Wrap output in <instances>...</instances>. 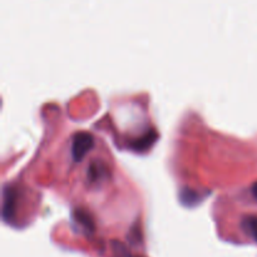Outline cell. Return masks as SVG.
<instances>
[{"label": "cell", "instance_id": "3", "mask_svg": "<svg viewBox=\"0 0 257 257\" xmlns=\"http://www.w3.org/2000/svg\"><path fill=\"white\" fill-rule=\"evenodd\" d=\"M156 141H157V133H156L155 131L151 130L148 131L145 136H142L140 140L135 141V142L132 143V148L135 151H145L147 150V148H150Z\"/></svg>", "mask_w": 257, "mask_h": 257}, {"label": "cell", "instance_id": "8", "mask_svg": "<svg viewBox=\"0 0 257 257\" xmlns=\"http://www.w3.org/2000/svg\"><path fill=\"white\" fill-rule=\"evenodd\" d=\"M251 191H252V195H253V197H255L256 200H257V182L255 183V185L252 186V190H251Z\"/></svg>", "mask_w": 257, "mask_h": 257}, {"label": "cell", "instance_id": "1", "mask_svg": "<svg viewBox=\"0 0 257 257\" xmlns=\"http://www.w3.org/2000/svg\"><path fill=\"white\" fill-rule=\"evenodd\" d=\"M94 146V137L87 132H79L73 137L72 156L75 162H79Z\"/></svg>", "mask_w": 257, "mask_h": 257}, {"label": "cell", "instance_id": "5", "mask_svg": "<svg viewBox=\"0 0 257 257\" xmlns=\"http://www.w3.org/2000/svg\"><path fill=\"white\" fill-rule=\"evenodd\" d=\"M74 220L77 221L79 225H82L88 232H93L94 231V223H93L92 217L88 212L83 210H78L74 212Z\"/></svg>", "mask_w": 257, "mask_h": 257}, {"label": "cell", "instance_id": "7", "mask_svg": "<svg viewBox=\"0 0 257 257\" xmlns=\"http://www.w3.org/2000/svg\"><path fill=\"white\" fill-rule=\"evenodd\" d=\"M201 198V196L198 195L197 192H195V191L192 190H183L182 193H181V201H182L183 203H185L186 206H193L196 205L195 202H193V200H196L198 202Z\"/></svg>", "mask_w": 257, "mask_h": 257}, {"label": "cell", "instance_id": "4", "mask_svg": "<svg viewBox=\"0 0 257 257\" xmlns=\"http://www.w3.org/2000/svg\"><path fill=\"white\" fill-rule=\"evenodd\" d=\"M104 175H108L107 167L103 165L102 162H93L89 166V170H88V178L90 181H98L100 178L104 177Z\"/></svg>", "mask_w": 257, "mask_h": 257}, {"label": "cell", "instance_id": "2", "mask_svg": "<svg viewBox=\"0 0 257 257\" xmlns=\"http://www.w3.org/2000/svg\"><path fill=\"white\" fill-rule=\"evenodd\" d=\"M17 191L12 187H5L4 202H3V217L5 221L14 218L15 208H17Z\"/></svg>", "mask_w": 257, "mask_h": 257}, {"label": "cell", "instance_id": "6", "mask_svg": "<svg viewBox=\"0 0 257 257\" xmlns=\"http://www.w3.org/2000/svg\"><path fill=\"white\" fill-rule=\"evenodd\" d=\"M242 228L250 237L257 241V216H246L242 220Z\"/></svg>", "mask_w": 257, "mask_h": 257}]
</instances>
